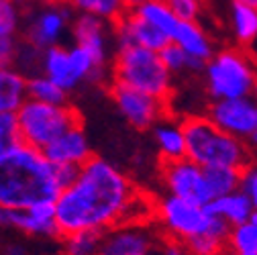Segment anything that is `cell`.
<instances>
[{
    "instance_id": "obj_1",
    "label": "cell",
    "mask_w": 257,
    "mask_h": 255,
    "mask_svg": "<svg viewBox=\"0 0 257 255\" xmlns=\"http://www.w3.org/2000/svg\"><path fill=\"white\" fill-rule=\"evenodd\" d=\"M139 192L116 166L90 155L80 166L78 178L53 200L57 233L70 235L82 229L106 231L122 225L128 204Z\"/></svg>"
},
{
    "instance_id": "obj_2",
    "label": "cell",
    "mask_w": 257,
    "mask_h": 255,
    "mask_svg": "<svg viewBox=\"0 0 257 255\" xmlns=\"http://www.w3.org/2000/svg\"><path fill=\"white\" fill-rule=\"evenodd\" d=\"M61 188L45 155L25 143L0 153V206L27 208L53 202Z\"/></svg>"
},
{
    "instance_id": "obj_3",
    "label": "cell",
    "mask_w": 257,
    "mask_h": 255,
    "mask_svg": "<svg viewBox=\"0 0 257 255\" xmlns=\"http://www.w3.org/2000/svg\"><path fill=\"white\" fill-rule=\"evenodd\" d=\"M186 157L194 164L206 166H227L243 170L251 164V153L243 139L220 131L208 116H190L182 124Z\"/></svg>"
},
{
    "instance_id": "obj_4",
    "label": "cell",
    "mask_w": 257,
    "mask_h": 255,
    "mask_svg": "<svg viewBox=\"0 0 257 255\" xmlns=\"http://www.w3.org/2000/svg\"><path fill=\"white\" fill-rule=\"evenodd\" d=\"M114 82L137 88L162 100L172 94V74L159 59V53L139 45L116 49Z\"/></svg>"
},
{
    "instance_id": "obj_5",
    "label": "cell",
    "mask_w": 257,
    "mask_h": 255,
    "mask_svg": "<svg viewBox=\"0 0 257 255\" xmlns=\"http://www.w3.org/2000/svg\"><path fill=\"white\" fill-rule=\"evenodd\" d=\"M21 141L35 149H43L68 126L80 122L78 112L66 104H47L33 98H25L23 104L15 110Z\"/></svg>"
},
{
    "instance_id": "obj_6",
    "label": "cell",
    "mask_w": 257,
    "mask_h": 255,
    "mask_svg": "<svg viewBox=\"0 0 257 255\" xmlns=\"http://www.w3.org/2000/svg\"><path fill=\"white\" fill-rule=\"evenodd\" d=\"M206 84L214 100L251 96L257 72L249 57L239 49H222L212 55L206 66Z\"/></svg>"
},
{
    "instance_id": "obj_7",
    "label": "cell",
    "mask_w": 257,
    "mask_h": 255,
    "mask_svg": "<svg viewBox=\"0 0 257 255\" xmlns=\"http://www.w3.org/2000/svg\"><path fill=\"white\" fill-rule=\"evenodd\" d=\"M210 216L212 214L206 210L204 204L192 202L174 194H168L157 202V218L162 222L164 231L168 233L170 239L180 243L202 233Z\"/></svg>"
},
{
    "instance_id": "obj_8",
    "label": "cell",
    "mask_w": 257,
    "mask_h": 255,
    "mask_svg": "<svg viewBox=\"0 0 257 255\" xmlns=\"http://www.w3.org/2000/svg\"><path fill=\"white\" fill-rule=\"evenodd\" d=\"M72 19H74V9L70 5L37 7V9H33V13H31V17L27 21L25 39L39 49L59 45Z\"/></svg>"
},
{
    "instance_id": "obj_9",
    "label": "cell",
    "mask_w": 257,
    "mask_h": 255,
    "mask_svg": "<svg viewBox=\"0 0 257 255\" xmlns=\"http://www.w3.org/2000/svg\"><path fill=\"white\" fill-rule=\"evenodd\" d=\"M110 94H112V100L118 106L120 114L128 120V124H133L135 129H141V131L149 129V126H153L164 114L166 100L155 98L151 94H145L137 88L114 82Z\"/></svg>"
},
{
    "instance_id": "obj_10",
    "label": "cell",
    "mask_w": 257,
    "mask_h": 255,
    "mask_svg": "<svg viewBox=\"0 0 257 255\" xmlns=\"http://www.w3.org/2000/svg\"><path fill=\"white\" fill-rule=\"evenodd\" d=\"M162 170L170 194L198 204L210 202V194L202 176V166L194 164L188 157H180V159H172V162H164Z\"/></svg>"
},
{
    "instance_id": "obj_11",
    "label": "cell",
    "mask_w": 257,
    "mask_h": 255,
    "mask_svg": "<svg viewBox=\"0 0 257 255\" xmlns=\"http://www.w3.org/2000/svg\"><path fill=\"white\" fill-rule=\"evenodd\" d=\"M208 118L220 131L245 141L257 120V102L251 96L214 100L208 108Z\"/></svg>"
},
{
    "instance_id": "obj_12",
    "label": "cell",
    "mask_w": 257,
    "mask_h": 255,
    "mask_svg": "<svg viewBox=\"0 0 257 255\" xmlns=\"http://www.w3.org/2000/svg\"><path fill=\"white\" fill-rule=\"evenodd\" d=\"M41 153L51 166H82L92 155L88 137L80 122L59 133L53 141H49L41 149Z\"/></svg>"
},
{
    "instance_id": "obj_13",
    "label": "cell",
    "mask_w": 257,
    "mask_h": 255,
    "mask_svg": "<svg viewBox=\"0 0 257 255\" xmlns=\"http://www.w3.org/2000/svg\"><path fill=\"white\" fill-rule=\"evenodd\" d=\"M114 39H116V49L139 45V47H145V49H151V51H159L162 47H166L170 43V37L164 33V31H159L151 23L143 21L133 11L128 15L124 13L116 21Z\"/></svg>"
},
{
    "instance_id": "obj_14",
    "label": "cell",
    "mask_w": 257,
    "mask_h": 255,
    "mask_svg": "<svg viewBox=\"0 0 257 255\" xmlns=\"http://www.w3.org/2000/svg\"><path fill=\"white\" fill-rule=\"evenodd\" d=\"M29 237H57L53 202H37L27 208H9L7 227Z\"/></svg>"
},
{
    "instance_id": "obj_15",
    "label": "cell",
    "mask_w": 257,
    "mask_h": 255,
    "mask_svg": "<svg viewBox=\"0 0 257 255\" xmlns=\"http://www.w3.org/2000/svg\"><path fill=\"white\" fill-rule=\"evenodd\" d=\"M153 239L137 225H116L104 231L98 255H151Z\"/></svg>"
},
{
    "instance_id": "obj_16",
    "label": "cell",
    "mask_w": 257,
    "mask_h": 255,
    "mask_svg": "<svg viewBox=\"0 0 257 255\" xmlns=\"http://www.w3.org/2000/svg\"><path fill=\"white\" fill-rule=\"evenodd\" d=\"M106 21L92 17V15H82L72 19V33L76 39V45L86 49L92 59L98 66L106 68V59H108V37H106Z\"/></svg>"
},
{
    "instance_id": "obj_17",
    "label": "cell",
    "mask_w": 257,
    "mask_h": 255,
    "mask_svg": "<svg viewBox=\"0 0 257 255\" xmlns=\"http://www.w3.org/2000/svg\"><path fill=\"white\" fill-rule=\"evenodd\" d=\"M41 74L47 76L51 82H55L61 90L72 92L78 88L80 78L76 76L72 61H70V53L68 47L61 45H53L43 49L41 53Z\"/></svg>"
},
{
    "instance_id": "obj_18",
    "label": "cell",
    "mask_w": 257,
    "mask_h": 255,
    "mask_svg": "<svg viewBox=\"0 0 257 255\" xmlns=\"http://www.w3.org/2000/svg\"><path fill=\"white\" fill-rule=\"evenodd\" d=\"M170 41L180 45L188 55L198 57L202 61H208L214 55L212 43L208 39V35L200 29V25L194 21H178L176 29L172 31Z\"/></svg>"
},
{
    "instance_id": "obj_19",
    "label": "cell",
    "mask_w": 257,
    "mask_h": 255,
    "mask_svg": "<svg viewBox=\"0 0 257 255\" xmlns=\"http://www.w3.org/2000/svg\"><path fill=\"white\" fill-rule=\"evenodd\" d=\"M231 227L218 216H210L208 225L202 233L190 237L184 241V247L188 255H216L218 251L227 249V237H229Z\"/></svg>"
},
{
    "instance_id": "obj_20",
    "label": "cell",
    "mask_w": 257,
    "mask_h": 255,
    "mask_svg": "<svg viewBox=\"0 0 257 255\" xmlns=\"http://www.w3.org/2000/svg\"><path fill=\"white\" fill-rule=\"evenodd\" d=\"M206 210L218 218H222L227 222L229 227H235V225H241V222L249 220L251 218V212H253V202L241 192V190H233V192L224 194V196H218V198H212L208 204H204Z\"/></svg>"
},
{
    "instance_id": "obj_21",
    "label": "cell",
    "mask_w": 257,
    "mask_h": 255,
    "mask_svg": "<svg viewBox=\"0 0 257 255\" xmlns=\"http://www.w3.org/2000/svg\"><path fill=\"white\" fill-rule=\"evenodd\" d=\"M27 98V78L15 68H0V112H15Z\"/></svg>"
},
{
    "instance_id": "obj_22",
    "label": "cell",
    "mask_w": 257,
    "mask_h": 255,
    "mask_svg": "<svg viewBox=\"0 0 257 255\" xmlns=\"http://www.w3.org/2000/svg\"><path fill=\"white\" fill-rule=\"evenodd\" d=\"M153 133H155V143L159 147V153H162L164 162L186 157V143H184V133H182L180 124H176V122H155Z\"/></svg>"
},
{
    "instance_id": "obj_23",
    "label": "cell",
    "mask_w": 257,
    "mask_h": 255,
    "mask_svg": "<svg viewBox=\"0 0 257 255\" xmlns=\"http://www.w3.org/2000/svg\"><path fill=\"white\" fill-rule=\"evenodd\" d=\"M202 176H204V184L208 188V194L212 200V198L224 196L239 188L241 170L227 168V166H206V168H202Z\"/></svg>"
},
{
    "instance_id": "obj_24",
    "label": "cell",
    "mask_w": 257,
    "mask_h": 255,
    "mask_svg": "<svg viewBox=\"0 0 257 255\" xmlns=\"http://www.w3.org/2000/svg\"><path fill=\"white\" fill-rule=\"evenodd\" d=\"M133 13L137 17H141L143 21L151 23L153 27H157L159 31H164L168 37L172 35V31L178 25V19L172 13V9L168 7L166 0H145L137 9H133Z\"/></svg>"
},
{
    "instance_id": "obj_25",
    "label": "cell",
    "mask_w": 257,
    "mask_h": 255,
    "mask_svg": "<svg viewBox=\"0 0 257 255\" xmlns=\"http://www.w3.org/2000/svg\"><path fill=\"white\" fill-rule=\"evenodd\" d=\"M231 27L235 39L241 45H249L257 39V9L241 3H233L231 9Z\"/></svg>"
},
{
    "instance_id": "obj_26",
    "label": "cell",
    "mask_w": 257,
    "mask_h": 255,
    "mask_svg": "<svg viewBox=\"0 0 257 255\" xmlns=\"http://www.w3.org/2000/svg\"><path fill=\"white\" fill-rule=\"evenodd\" d=\"M104 231L98 229H82L70 235H63V255H98L102 245Z\"/></svg>"
},
{
    "instance_id": "obj_27",
    "label": "cell",
    "mask_w": 257,
    "mask_h": 255,
    "mask_svg": "<svg viewBox=\"0 0 257 255\" xmlns=\"http://www.w3.org/2000/svg\"><path fill=\"white\" fill-rule=\"evenodd\" d=\"M27 98L47 102V104H66L68 102V92L61 90L47 76L35 74V76L27 78Z\"/></svg>"
},
{
    "instance_id": "obj_28",
    "label": "cell",
    "mask_w": 257,
    "mask_h": 255,
    "mask_svg": "<svg viewBox=\"0 0 257 255\" xmlns=\"http://www.w3.org/2000/svg\"><path fill=\"white\" fill-rule=\"evenodd\" d=\"M68 5L82 15L98 17L106 23H116L126 13L120 0H68Z\"/></svg>"
},
{
    "instance_id": "obj_29",
    "label": "cell",
    "mask_w": 257,
    "mask_h": 255,
    "mask_svg": "<svg viewBox=\"0 0 257 255\" xmlns=\"http://www.w3.org/2000/svg\"><path fill=\"white\" fill-rule=\"evenodd\" d=\"M227 249L233 255H257V227L251 220L231 227L227 237Z\"/></svg>"
},
{
    "instance_id": "obj_30",
    "label": "cell",
    "mask_w": 257,
    "mask_h": 255,
    "mask_svg": "<svg viewBox=\"0 0 257 255\" xmlns=\"http://www.w3.org/2000/svg\"><path fill=\"white\" fill-rule=\"evenodd\" d=\"M41 53H43V49L35 47L27 39L19 41L17 51H15V59H13V68L17 72H21L25 78L41 74Z\"/></svg>"
},
{
    "instance_id": "obj_31",
    "label": "cell",
    "mask_w": 257,
    "mask_h": 255,
    "mask_svg": "<svg viewBox=\"0 0 257 255\" xmlns=\"http://www.w3.org/2000/svg\"><path fill=\"white\" fill-rule=\"evenodd\" d=\"M23 25V11L13 0H0V37H17Z\"/></svg>"
},
{
    "instance_id": "obj_32",
    "label": "cell",
    "mask_w": 257,
    "mask_h": 255,
    "mask_svg": "<svg viewBox=\"0 0 257 255\" xmlns=\"http://www.w3.org/2000/svg\"><path fill=\"white\" fill-rule=\"evenodd\" d=\"M23 143L19 133V122L15 112H0V153Z\"/></svg>"
},
{
    "instance_id": "obj_33",
    "label": "cell",
    "mask_w": 257,
    "mask_h": 255,
    "mask_svg": "<svg viewBox=\"0 0 257 255\" xmlns=\"http://www.w3.org/2000/svg\"><path fill=\"white\" fill-rule=\"evenodd\" d=\"M157 53H159V59H162V63L168 68L170 74L182 72V70H186V66H188V53H186L180 45H176V43H172V41H170L166 47L159 49Z\"/></svg>"
},
{
    "instance_id": "obj_34",
    "label": "cell",
    "mask_w": 257,
    "mask_h": 255,
    "mask_svg": "<svg viewBox=\"0 0 257 255\" xmlns=\"http://www.w3.org/2000/svg\"><path fill=\"white\" fill-rule=\"evenodd\" d=\"M172 13L178 21H192L194 23L200 17L202 11V0H166Z\"/></svg>"
},
{
    "instance_id": "obj_35",
    "label": "cell",
    "mask_w": 257,
    "mask_h": 255,
    "mask_svg": "<svg viewBox=\"0 0 257 255\" xmlns=\"http://www.w3.org/2000/svg\"><path fill=\"white\" fill-rule=\"evenodd\" d=\"M239 190L253 202V206L257 208V166L247 164V166L241 170Z\"/></svg>"
},
{
    "instance_id": "obj_36",
    "label": "cell",
    "mask_w": 257,
    "mask_h": 255,
    "mask_svg": "<svg viewBox=\"0 0 257 255\" xmlns=\"http://www.w3.org/2000/svg\"><path fill=\"white\" fill-rule=\"evenodd\" d=\"M17 43V37H0V68H13Z\"/></svg>"
},
{
    "instance_id": "obj_37",
    "label": "cell",
    "mask_w": 257,
    "mask_h": 255,
    "mask_svg": "<svg viewBox=\"0 0 257 255\" xmlns=\"http://www.w3.org/2000/svg\"><path fill=\"white\" fill-rule=\"evenodd\" d=\"M53 172H55V180H57L59 188L63 190L78 178L80 166H53Z\"/></svg>"
},
{
    "instance_id": "obj_38",
    "label": "cell",
    "mask_w": 257,
    "mask_h": 255,
    "mask_svg": "<svg viewBox=\"0 0 257 255\" xmlns=\"http://www.w3.org/2000/svg\"><path fill=\"white\" fill-rule=\"evenodd\" d=\"M0 255H27V247L23 243L9 241V243H5L3 249H0Z\"/></svg>"
},
{
    "instance_id": "obj_39",
    "label": "cell",
    "mask_w": 257,
    "mask_h": 255,
    "mask_svg": "<svg viewBox=\"0 0 257 255\" xmlns=\"http://www.w3.org/2000/svg\"><path fill=\"white\" fill-rule=\"evenodd\" d=\"M164 255H188V251H186L184 243L170 239V241L166 243V247H164Z\"/></svg>"
},
{
    "instance_id": "obj_40",
    "label": "cell",
    "mask_w": 257,
    "mask_h": 255,
    "mask_svg": "<svg viewBox=\"0 0 257 255\" xmlns=\"http://www.w3.org/2000/svg\"><path fill=\"white\" fill-rule=\"evenodd\" d=\"M245 143H247V147H251V149L257 151V120H255V124H253V129H251L249 137L245 139Z\"/></svg>"
},
{
    "instance_id": "obj_41",
    "label": "cell",
    "mask_w": 257,
    "mask_h": 255,
    "mask_svg": "<svg viewBox=\"0 0 257 255\" xmlns=\"http://www.w3.org/2000/svg\"><path fill=\"white\" fill-rule=\"evenodd\" d=\"M13 3L23 11V9H35L37 5V0H13Z\"/></svg>"
},
{
    "instance_id": "obj_42",
    "label": "cell",
    "mask_w": 257,
    "mask_h": 255,
    "mask_svg": "<svg viewBox=\"0 0 257 255\" xmlns=\"http://www.w3.org/2000/svg\"><path fill=\"white\" fill-rule=\"evenodd\" d=\"M122 3V7L126 9V11H133V9H137L141 3H145V0H120Z\"/></svg>"
},
{
    "instance_id": "obj_43",
    "label": "cell",
    "mask_w": 257,
    "mask_h": 255,
    "mask_svg": "<svg viewBox=\"0 0 257 255\" xmlns=\"http://www.w3.org/2000/svg\"><path fill=\"white\" fill-rule=\"evenodd\" d=\"M233 3H241V5H249V7L257 9V0H233Z\"/></svg>"
},
{
    "instance_id": "obj_44",
    "label": "cell",
    "mask_w": 257,
    "mask_h": 255,
    "mask_svg": "<svg viewBox=\"0 0 257 255\" xmlns=\"http://www.w3.org/2000/svg\"><path fill=\"white\" fill-rule=\"evenodd\" d=\"M251 222H253V225L257 227V208H253V212H251V218H249Z\"/></svg>"
},
{
    "instance_id": "obj_45",
    "label": "cell",
    "mask_w": 257,
    "mask_h": 255,
    "mask_svg": "<svg viewBox=\"0 0 257 255\" xmlns=\"http://www.w3.org/2000/svg\"><path fill=\"white\" fill-rule=\"evenodd\" d=\"M251 94H253V100L257 102V82H255V86H253V90H251Z\"/></svg>"
},
{
    "instance_id": "obj_46",
    "label": "cell",
    "mask_w": 257,
    "mask_h": 255,
    "mask_svg": "<svg viewBox=\"0 0 257 255\" xmlns=\"http://www.w3.org/2000/svg\"><path fill=\"white\" fill-rule=\"evenodd\" d=\"M216 255H233V253H231V251H229V249H222V251H218V253H216Z\"/></svg>"
}]
</instances>
